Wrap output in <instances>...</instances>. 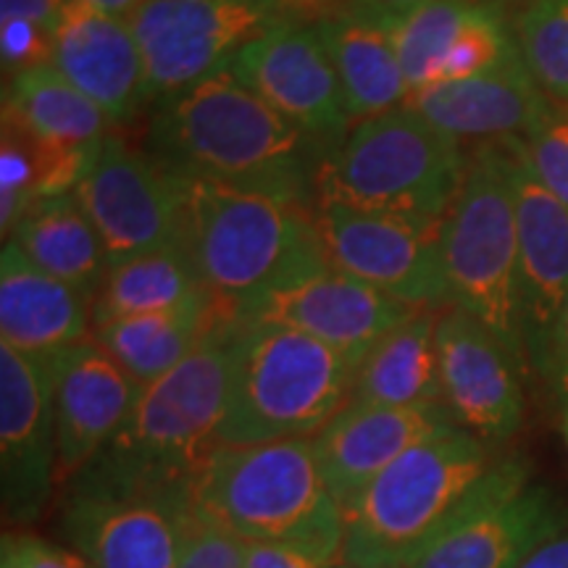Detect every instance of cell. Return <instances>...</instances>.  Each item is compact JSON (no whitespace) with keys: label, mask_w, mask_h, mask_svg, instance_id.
<instances>
[{"label":"cell","mask_w":568,"mask_h":568,"mask_svg":"<svg viewBox=\"0 0 568 568\" xmlns=\"http://www.w3.org/2000/svg\"><path fill=\"white\" fill-rule=\"evenodd\" d=\"M92 337V301L67 282L40 272L13 243L0 255V343L51 358Z\"/></svg>","instance_id":"603a6c76"},{"label":"cell","mask_w":568,"mask_h":568,"mask_svg":"<svg viewBox=\"0 0 568 568\" xmlns=\"http://www.w3.org/2000/svg\"><path fill=\"white\" fill-rule=\"evenodd\" d=\"M205 284L184 247H163L116 261L92 301V329L116 318L159 314L205 293Z\"/></svg>","instance_id":"f1b7e54d"},{"label":"cell","mask_w":568,"mask_h":568,"mask_svg":"<svg viewBox=\"0 0 568 568\" xmlns=\"http://www.w3.org/2000/svg\"><path fill=\"white\" fill-rule=\"evenodd\" d=\"M564 529V497L531 479V464L524 456H500L489 468L477 506L410 568H521Z\"/></svg>","instance_id":"4fadbf2b"},{"label":"cell","mask_w":568,"mask_h":568,"mask_svg":"<svg viewBox=\"0 0 568 568\" xmlns=\"http://www.w3.org/2000/svg\"><path fill=\"white\" fill-rule=\"evenodd\" d=\"M564 437H566V445H568V408L564 410Z\"/></svg>","instance_id":"7bdbcfd3"},{"label":"cell","mask_w":568,"mask_h":568,"mask_svg":"<svg viewBox=\"0 0 568 568\" xmlns=\"http://www.w3.org/2000/svg\"><path fill=\"white\" fill-rule=\"evenodd\" d=\"M245 556L247 542L243 537L197 514L195 529L176 568H245Z\"/></svg>","instance_id":"836d02e7"},{"label":"cell","mask_w":568,"mask_h":568,"mask_svg":"<svg viewBox=\"0 0 568 568\" xmlns=\"http://www.w3.org/2000/svg\"><path fill=\"white\" fill-rule=\"evenodd\" d=\"M466 169L464 142L400 105L355 122L345 140L324 155L314 203L443 222Z\"/></svg>","instance_id":"5b68a950"},{"label":"cell","mask_w":568,"mask_h":568,"mask_svg":"<svg viewBox=\"0 0 568 568\" xmlns=\"http://www.w3.org/2000/svg\"><path fill=\"white\" fill-rule=\"evenodd\" d=\"M280 3L295 17H308V11H329L345 9V6H366V3H410V0H280ZM311 13V17H314Z\"/></svg>","instance_id":"60d3db41"},{"label":"cell","mask_w":568,"mask_h":568,"mask_svg":"<svg viewBox=\"0 0 568 568\" xmlns=\"http://www.w3.org/2000/svg\"><path fill=\"white\" fill-rule=\"evenodd\" d=\"M287 17L280 0H145L130 24L153 101L209 80Z\"/></svg>","instance_id":"30bf717a"},{"label":"cell","mask_w":568,"mask_h":568,"mask_svg":"<svg viewBox=\"0 0 568 568\" xmlns=\"http://www.w3.org/2000/svg\"><path fill=\"white\" fill-rule=\"evenodd\" d=\"M240 318L211 332L151 385L105 450L84 471L119 481H190L219 445Z\"/></svg>","instance_id":"52a82bcc"},{"label":"cell","mask_w":568,"mask_h":568,"mask_svg":"<svg viewBox=\"0 0 568 568\" xmlns=\"http://www.w3.org/2000/svg\"><path fill=\"white\" fill-rule=\"evenodd\" d=\"M51 63L101 109L111 124H126L153 101L145 61L130 19L69 0L53 27Z\"/></svg>","instance_id":"ffe728a7"},{"label":"cell","mask_w":568,"mask_h":568,"mask_svg":"<svg viewBox=\"0 0 568 568\" xmlns=\"http://www.w3.org/2000/svg\"><path fill=\"white\" fill-rule=\"evenodd\" d=\"M232 318H240L237 311L205 290L176 308L95 326L92 339L103 345L140 387H145L180 366L216 326Z\"/></svg>","instance_id":"cb8c5ba5"},{"label":"cell","mask_w":568,"mask_h":568,"mask_svg":"<svg viewBox=\"0 0 568 568\" xmlns=\"http://www.w3.org/2000/svg\"><path fill=\"white\" fill-rule=\"evenodd\" d=\"M0 568H92L80 552L24 529H6L0 539Z\"/></svg>","instance_id":"e575fe53"},{"label":"cell","mask_w":568,"mask_h":568,"mask_svg":"<svg viewBox=\"0 0 568 568\" xmlns=\"http://www.w3.org/2000/svg\"><path fill=\"white\" fill-rule=\"evenodd\" d=\"M443 266L450 305L485 324L529 376L518 290V226L506 142L468 153L456 203L443 219Z\"/></svg>","instance_id":"ba28073f"},{"label":"cell","mask_w":568,"mask_h":568,"mask_svg":"<svg viewBox=\"0 0 568 568\" xmlns=\"http://www.w3.org/2000/svg\"><path fill=\"white\" fill-rule=\"evenodd\" d=\"M548 101L518 53L487 74L410 90L406 105L450 138L481 145L524 138Z\"/></svg>","instance_id":"7402d4cb"},{"label":"cell","mask_w":568,"mask_h":568,"mask_svg":"<svg viewBox=\"0 0 568 568\" xmlns=\"http://www.w3.org/2000/svg\"><path fill=\"white\" fill-rule=\"evenodd\" d=\"M347 355L268 322H240L219 445L316 437L353 397Z\"/></svg>","instance_id":"8992f818"},{"label":"cell","mask_w":568,"mask_h":568,"mask_svg":"<svg viewBox=\"0 0 568 568\" xmlns=\"http://www.w3.org/2000/svg\"><path fill=\"white\" fill-rule=\"evenodd\" d=\"M59 529L92 568H176L197 521L190 481H119L77 474Z\"/></svg>","instance_id":"9c48e42d"},{"label":"cell","mask_w":568,"mask_h":568,"mask_svg":"<svg viewBox=\"0 0 568 568\" xmlns=\"http://www.w3.org/2000/svg\"><path fill=\"white\" fill-rule=\"evenodd\" d=\"M521 568H568V529L531 552Z\"/></svg>","instance_id":"ab89813d"},{"label":"cell","mask_w":568,"mask_h":568,"mask_svg":"<svg viewBox=\"0 0 568 568\" xmlns=\"http://www.w3.org/2000/svg\"><path fill=\"white\" fill-rule=\"evenodd\" d=\"M314 224L332 268L372 284L408 308H447L443 222L314 203Z\"/></svg>","instance_id":"7c38bea8"},{"label":"cell","mask_w":568,"mask_h":568,"mask_svg":"<svg viewBox=\"0 0 568 568\" xmlns=\"http://www.w3.org/2000/svg\"><path fill=\"white\" fill-rule=\"evenodd\" d=\"M443 406L460 429L489 447L518 435L527 416L521 364L485 324L447 305L437 318Z\"/></svg>","instance_id":"2e32d148"},{"label":"cell","mask_w":568,"mask_h":568,"mask_svg":"<svg viewBox=\"0 0 568 568\" xmlns=\"http://www.w3.org/2000/svg\"><path fill=\"white\" fill-rule=\"evenodd\" d=\"M40 272L95 301L109 272V253L74 195L42 197L11 230V240Z\"/></svg>","instance_id":"4316f807"},{"label":"cell","mask_w":568,"mask_h":568,"mask_svg":"<svg viewBox=\"0 0 568 568\" xmlns=\"http://www.w3.org/2000/svg\"><path fill=\"white\" fill-rule=\"evenodd\" d=\"M518 51L539 90L568 103V0H527L514 17Z\"/></svg>","instance_id":"4dcf8cb0"},{"label":"cell","mask_w":568,"mask_h":568,"mask_svg":"<svg viewBox=\"0 0 568 568\" xmlns=\"http://www.w3.org/2000/svg\"><path fill=\"white\" fill-rule=\"evenodd\" d=\"M3 116L34 140L71 151L98 148L111 130V119L53 63L6 77Z\"/></svg>","instance_id":"83f0119b"},{"label":"cell","mask_w":568,"mask_h":568,"mask_svg":"<svg viewBox=\"0 0 568 568\" xmlns=\"http://www.w3.org/2000/svg\"><path fill=\"white\" fill-rule=\"evenodd\" d=\"M521 151L537 182L568 209V103L548 101L521 138Z\"/></svg>","instance_id":"d6a6232c"},{"label":"cell","mask_w":568,"mask_h":568,"mask_svg":"<svg viewBox=\"0 0 568 568\" xmlns=\"http://www.w3.org/2000/svg\"><path fill=\"white\" fill-rule=\"evenodd\" d=\"M439 311H414L366 353L355 372L351 403L443 406L437 355Z\"/></svg>","instance_id":"484cf974"},{"label":"cell","mask_w":568,"mask_h":568,"mask_svg":"<svg viewBox=\"0 0 568 568\" xmlns=\"http://www.w3.org/2000/svg\"><path fill=\"white\" fill-rule=\"evenodd\" d=\"M318 38L335 63L353 124L406 105L410 84L393 42L364 13L329 9L314 17Z\"/></svg>","instance_id":"d4e9b609"},{"label":"cell","mask_w":568,"mask_h":568,"mask_svg":"<svg viewBox=\"0 0 568 568\" xmlns=\"http://www.w3.org/2000/svg\"><path fill=\"white\" fill-rule=\"evenodd\" d=\"M503 142L510 155V182H514L518 290H521L524 347H527L531 376V366L568 301V209L531 174L521 151V138Z\"/></svg>","instance_id":"d6986e66"},{"label":"cell","mask_w":568,"mask_h":568,"mask_svg":"<svg viewBox=\"0 0 568 568\" xmlns=\"http://www.w3.org/2000/svg\"><path fill=\"white\" fill-rule=\"evenodd\" d=\"M48 372L59 437V485H69L122 429L140 385L92 337L53 353Z\"/></svg>","instance_id":"ac0fdd59"},{"label":"cell","mask_w":568,"mask_h":568,"mask_svg":"<svg viewBox=\"0 0 568 568\" xmlns=\"http://www.w3.org/2000/svg\"><path fill=\"white\" fill-rule=\"evenodd\" d=\"M335 560L318 556L297 545L284 542H247L245 568H332Z\"/></svg>","instance_id":"74e56055"},{"label":"cell","mask_w":568,"mask_h":568,"mask_svg":"<svg viewBox=\"0 0 568 568\" xmlns=\"http://www.w3.org/2000/svg\"><path fill=\"white\" fill-rule=\"evenodd\" d=\"M69 0H0V19H27L53 34Z\"/></svg>","instance_id":"f35d334b"},{"label":"cell","mask_w":568,"mask_h":568,"mask_svg":"<svg viewBox=\"0 0 568 568\" xmlns=\"http://www.w3.org/2000/svg\"><path fill=\"white\" fill-rule=\"evenodd\" d=\"M184 251L205 287L237 316L329 266L311 205L203 180H187Z\"/></svg>","instance_id":"277c9868"},{"label":"cell","mask_w":568,"mask_h":568,"mask_svg":"<svg viewBox=\"0 0 568 568\" xmlns=\"http://www.w3.org/2000/svg\"><path fill=\"white\" fill-rule=\"evenodd\" d=\"M197 514L245 542L297 545L343 564L345 510L318 468L314 437L216 445L193 477Z\"/></svg>","instance_id":"3957f363"},{"label":"cell","mask_w":568,"mask_h":568,"mask_svg":"<svg viewBox=\"0 0 568 568\" xmlns=\"http://www.w3.org/2000/svg\"><path fill=\"white\" fill-rule=\"evenodd\" d=\"M40 201V161L34 140L3 116L0 142V230L9 234Z\"/></svg>","instance_id":"1f68e13d"},{"label":"cell","mask_w":568,"mask_h":568,"mask_svg":"<svg viewBox=\"0 0 568 568\" xmlns=\"http://www.w3.org/2000/svg\"><path fill=\"white\" fill-rule=\"evenodd\" d=\"M414 311L372 284L326 266L251 303L240 311V322L290 326L361 364L366 353Z\"/></svg>","instance_id":"e0dca14e"},{"label":"cell","mask_w":568,"mask_h":568,"mask_svg":"<svg viewBox=\"0 0 568 568\" xmlns=\"http://www.w3.org/2000/svg\"><path fill=\"white\" fill-rule=\"evenodd\" d=\"M148 151L187 180L314 205L316 174L329 148L222 69L163 98L148 130Z\"/></svg>","instance_id":"6da1fadb"},{"label":"cell","mask_w":568,"mask_h":568,"mask_svg":"<svg viewBox=\"0 0 568 568\" xmlns=\"http://www.w3.org/2000/svg\"><path fill=\"white\" fill-rule=\"evenodd\" d=\"M450 426L458 424L445 406L347 403L314 437V450L326 487L347 510L403 453Z\"/></svg>","instance_id":"44dd1931"},{"label":"cell","mask_w":568,"mask_h":568,"mask_svg":"<svg viewBox=\"0 0 568 568\" xmlns=\"http://www.w3.org/2000/svg\"><path fill=\"white\" fill-rule=\"evenodd\" d=\"M53 34L32 24L27 19H0V55H3V74L51 63Z\"/></svg>","instance_id":"d590c367"},{"label":"cell","mask_w":568,"mask_h":568,"mask_svg":"<svg viewBox=\"0 0 568 568\" xmlns=\"http://www.w3.org/2000/svg\"><path fill=\"white\" fill-rule=\"evenodd\" d=\"M332 568H361V566H351V564H337V566H332Z\"/></svg>","instance_id":"ee69618b"},{"label":"cell","mask_w":568,"mask_h":568,"mask_svg":"<svg viewBox=\"0 0 568 568\" xmlns=\"http://www.w3.org/2000/svg\"><path fill=\"white\" fill-rule=\"evenodd\" d=\"M80 3H88L92 9L111 13V17L132 19L145 0H80Z\"/></svg>","instance_id":"b9f144b4"},{"label":"cell","mask_w":568,"mask_h":568,"mask_svg":"<svg viewBox=\"0 0 568 568\" xmlns=\"http://www.w3.org/2000/svg\"><path fill=\"white\" fill-rule=\"evenodd\" d=\"M495 450L450 426L403 453L345 510L343 564L410 568L485 495Z\"/></svg>","instance_id":"7a4b0ae2"},{"label":"cell","mask_w":568,"mask_h":568,"mask_svg":"<svg viewBox=\"0 0 568 568\" xmlns=\"http://www.w3.org/2000/svg\"><path fill=\"white\" fill-rule=\"evenodd\" d=\"M71 195L103 237L109 266L140 253L184 247L187 180L116 134L101 142Z\"/></svg>","instance_id":"8fae6325"},{"label":"cell","mask_w":568,"mask_h":568,"mask_svg":"<svg viewBox=\"0 0 568 568\" xmlns=\"http://www.w3.org/2000/svg\"><path fill=\"white\" fill-rule=\"evenodd\" d=\"M479 0H410V3L345 6L379 27L393 42L410 90L435 82ZM322 13V11H318Z\"/></svg>","instance_id":"f546056e"},{"label":"cell","mask_w":568,"mask_h":568,"mask_svg":"<svg viewBox=\"0 0 568 568\" xmlns=\"http://www.w3.org/2000/svg\"><path fill=\"white\" fill-rule=\"evenodd\" d=\"M531 376L542 382L545 393L560 408H568V301L552 324L548 343L531 366Z\"/></svg>","instance_id":"8d00e7d4"},{"label":"cell","mask_w":568,"mask_h":568,"mask_svg":"<svg viewBox=\"0 0 568 568\" xmlns=\"http://www.w3.org/2000/svg\"><path fill=\"white\" fill-rule=\"evenodd\" d=\"M224 69L329 151L351 132L343 84L311 19L295 13L282 19L247 42Z\"/></svg>","instance_id":"5bb4252c"},{"label":"cell","mask_w":568,"mask_h":568,"mask_svg":"<svg viewBox=\"0 0 568 568\" xmlns=\"http://www.w3.org/2000/svg\"><path fill=\"white\" fill-rule=\"evenodd\" d=\"M59 487L48 358L0 343V503L9 529H24L45 514Z\"/></svg>","instance_id":"9a60e30c"}]
</instances>
